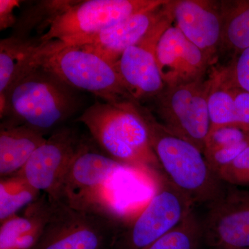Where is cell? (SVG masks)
I'll list each match as a JSON object with an SVG mask.
<instances>
[{"instance_id":"obj_9","label":"cell","mask_w":249,"mask_h":249,"mask_svg":"<svg viewBox=\"0 0 249 249\" xmlns=\"http://www.w3.org/2000/svg\"><path fill=\"white\" fill-rule=\"evenodd\" d=\"M209 88L208 77L188 84L165 87L153 99L160 124L203 152L211 127Z\"/></svg>"},{"instance_id":"obj_1","label":"cell","mask_w":249,"mask_h":249,"mask_svg":"<svg viewBox=\"0 0 249 249\" xmlns=\"http://www.w3.org/2000/svg\"><path fill=\"white\" fill-rule=\"evenodd\" d=\"M76 121L87 127L106 155L124 166L146 170L154 178L163 173L134 101H96Z\"/></svg>"},{"instance_id":"obj_22","label":"cell","mask_w":249,"mask_h":249,"mask_svg":"<svg viewBox=\"0 0 249 249\" xmlns=\"http://www.w3.org/2000/svg\"><path fill=\"white\" fill-rule=\"evenodd\" d=\"M201 219L194 210L171 231L143 249H201Z\"/></svg>"},{"instance_id":"obj_14","label":"cell","mask_w":249,"mask_h":249,"mask_svg":"<svg viewBox=\"0 0 249 249\" xmlns=\"http://www.w3.org/2000/svg\"><path fill=\"white\" fill-rule=\"evenodd\" d=\"M155 54L162 78L168 88L206 78L212 65L207 55L172 24L159 38Z\"/></svg>"},{"instance_id":"obj_18","label":"cell","mask_w":249,"mask_h":249,"mask_svg":"<svg viewBox=\"0 0 249 249\" xmlns=\"http://www.w3.org/2000/svg\"><path fill=\"white\" fill-rule=\"evenodd\" d=\"M45 134L25 124L2 120L0 126V177L19 173L47 140Z\"/></svg>"},{"instance_id":"obj_15","label":"cell","mask_w":249,"mask_h":249,"mask_svg":"<svg viewBox=\"0 0 249 249\" xmlns=\"http://www.w3.org/2000/svg\"><path fill=\"white\" fill-rule=\"evenodd\" d=\"M168 6L175 26L213 65L220 52L222 40L221 1L175 0L169 1Z\"/></svg>"},{"instance_id":"obj_12","label":"cell","mask_w":249,"mask_h":249,"mask_svg":"<svg viewBox=\"0 0 249 249\" xmlns=\"http://www.w3.org/2000/svg\"><path fill=\"white\" fill-rule=\"evenodd\" d=\"M169 0L155 9L142 11L106 29L80 39L70 46L88 49L115 64L126 49L137 45L157 28L173 22L168 4Z\"/></svg>"},{"instance_id":"obj_19","label":"cell","mask_w":249,"mask_h":249,"mask_svg":"<svg viewBox=\"0 0 249 249\" xmlns=\"http://www.w3.org/2000/svg\"><path fill=\"white\" fill-rule=\"evenodd\" d=\"M249 145V127L230 124L211 127L204 154L211 169L217 174Z\"/></svg>"},{"instance_id":"obj_21","label":"cell","mask_w":249,"mask_h":249,"mask_svg":"<svg viewBox=\"0 0 249 249\" xmlns=\"http://www.w3.org/2000/svg\"><path fill=\"white\" fill-rule=\"evenodd\" d=\"M42 193L19 174L0 180V223L38 199Z\"/></svg>"},{"instance_id":"obj_3","label":"cell","mask_w":249,"mask_h":249,"mask_svg":"<svg viewBox=\"0 0 249 249\" xmlns=\"http://www.w3.org/2000/svg\"><path fill=\"white\" fill-rule=\"evenodd\" d=\"M76 90L45 67H37L19 80L0 104L1 120L27 124L45 135L53 132L79 109Z\"/></svg>"},{"instance_id":"obj_24","label":"cell","mask_w":249,"mask_h":249,"mask_svg":"<svg viewBox=\"0 0 249 249\" xmlns=\"http://www.w3.org/2000/svg\"><path fill=\"white\" fill-rule=\"evenodd\" d=\"M224 69L234 85L249 93V48L236 55Z\"/></svg>"},{"instance_id":"obj_17","label":"cell","mask_w":249,"mask_h":249,"mask_svg":"<svg viewBox=\"0 0 249 249\" xmlns=\"http://www.w3.org/2000/svg\"><path fill=\"white\" fill-rule=\"evenodd\" d=\"M53 198L42 193L25 208L24 214H15L0 223V249H32L41 235L52 211Z\"/></svg>"},{"instance_id":"obj_20","label":"cell","mask_w":249,"mask_h":249,"mask_svg":"<svg viewBox=\"0 0 249 249\" xmlns=\"http://www.w3.org/2000/svg\"><path fill=\"white\" fill-rule=\"evenodd\" d=\"M220 1L222 31L219 53L230 52L235 58L249 48V0Z\"/></svg>"},{"instance_id":"obj_8","label":"cell","mask_w":249,"mask_h":249,"mask_svg":"<svg viewBox=\"0 0 249 249\" xmlns=\"http://www.w3.org/2000/svg\"><path fill=\"white\" fill-rule=\"evenodd\" d=\"M156 189L142 213L124 225L111 249H143L178 227L194 205L164 173L155 178Z\"/></svg>"},{"instance_id":"obj_25","label":"cell","mask_w":249,"mask_h":249,"mask_svg":"<svg viewBox=\"0 0 249 249\" xmlns=\"http://www.w3.org/2000/svg\"><path fill=\"white\" fill-rule=\"evenodd\" d=\"M21 1L18 0H0V30L14 28L18 22L14 10L19 7Z\"/></svg>"},{"instance_id":"obj_5","label":"cell","mask_w":249,"mask_h":249,"mask_svg":"<svg viewBox=\"0 0 249 249\" xmlns=\"http://www.w3.org/2000/svg\"><path fill=\"white\" fill-rule=\"evenodd\" d=\"M166 0H85L69 1L52 18L42 41L59 40L65 46L101 32L142 11L155 9Z\"/></svg>"},{"instance_id":"obj_7","label":"cell","mask_w":249,"mask_h":249,"mask_svg":"<svg viewBox=\"0 0 249 249\" xmlns=\"http://www.w3.org/2000/svg\"><path fill=\"white\" fill-rule=\"evenodd\" d=\"M124 168L106 155L92 139L85 137L54 199L78 211H111L105 203L106 189L114 174Z\"/></svg>"},{"instance_id":"obj_13","label":"cell","mask_w":249,"mask_h":249,"mask_svg":"<svg viewBox=\"0 0 249 249\" xmlns=\"http://www.w3.org/2000/svg\"><path fill=\"white\" fill-rule=\"evenodd\" d=\"M171 24L165 23L140 43L124 50L114 64L124 88L134 102L154 99L165 89L155 49L162 33Z\"/></svg>"},{"instance_id":"obj_4","label":"cell","mask_w":249,"mask_h":249,"mask_svg":"<svg viewBox=\"0 0 249 249\" xmlns=\"http://www.w3.org/2000/svg\"><path fill=\"white\" fill-rule=\"evenodd\" d=\"M124 226L111 211H78L53 198L48 222L32 249H111Z\"/></svg>"},{"instance_id":"obj_16","label":"cell","mask_w":249,"mask_h":249,"mask_svg":"<svg viewBox=\"0 0 249 249\" xmlns=\"http://www.w3.org/2000/svg\"><path fill=\"white\" fill-rule=\"evenodd\" d=\"M65 47L59 40L42 41L12 35L0 41V104L23 77L42 66L50 54Z\"/></svg>"},{"instance_id":"obj_11","label":"cell","mask_w":249,"mask_h":249,"mask_svg":"<svg viewBox=\"0 0 249 249\" xmlns=\"http://www.w3.org/2000/svg\"><path fill=\"white\" fill-rule=\"evenodd\" d=\"M85 137L75 127H59L33 153L17 174L41 193L55 199L59 186Z\"/></svg>"},{"instance_id":"obj_2","label":"cell","mask_w":249,"mask_h":249,"mask_svg":"<svg viewBox=\"0 0 249 249\" xmlns=\"http://www.w3.org/2000/svg\"><path fill=\"white\" fill-rule=\"evenodd\" d=\"M134 103L146 126L152 150L168 179L194 206L209 204L217 199L226 183L211 169L204 152L166 128L150 109Z\"/></svg>"},{"instance_id":"obj_6","label":"cell","mask_w":249,"mask_h":249,"mask_svg":"<svg viewBox=\"0 0 249 249\" xmlns=\"http://www.w3.org/2000/svg\"><path fill=\"white\" fill-rule=\"evenodd\" d=\"M42 66L73 89L92 93L103 102L134 101L114 64L88 49L65 46L48 55Z\"/></svg>"},{"instance_id":"obj_23","label":"cell","mask_w":249,"mask_h":249,"mask_svg":"<svg viewBox=\"0 0 249 249\" xmlns=\"http://www.w3.org/2000/svg\"><path fill=\"white\" fill-rule=\"evenodd\" d=\"M226 184L249 187V145L217 174Z\"/></svg>"},{"instance_id":"obj_10","label":"cell","mask_w":249,"mask_h":249,"mask_svg":"<svg viewBox=\"0 0 249 249\" xmlns=\"http://www.w3.org/2000/svg\"><path fill=\"white\" fill-rule=\"evenodd\" d=\"M208 206L201 249H249V191L226 184Z\"/></svg>"}]
</instances>
